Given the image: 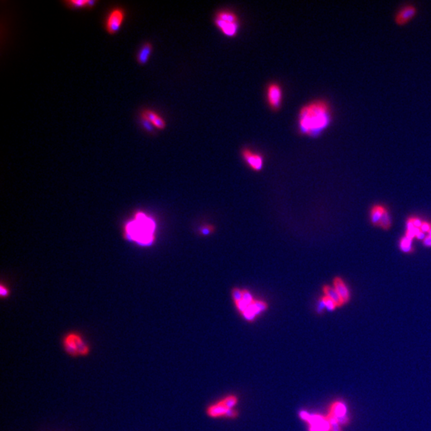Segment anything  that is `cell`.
<instances>
[{
    "label": "cell",
    "mask_w": 431,
    "mask_h": 431,
    "mask_svg": "<svg viewBox=\"0 0 431 431\" xmlns=\"http://www.w3.org/2000/svg\"><path fill=\"white\" fill-rule=\"evenodd\" d=\"M332 111L325 100H315L302 107L298 117V128L301 135L317 137L332 124Z\"/></svg>",
    "instance_id": "obj_1"
},
{
    "label": "cell",
    "mask_w": 431,
    "mask_h": 431,
    "mask_svg": "<svg viewBox=\"0 0 431 431\" xmlns=\"http://www.w3.org/2000/svg\"><path fill=\"white\" fill-rule=\"evenodd\" d=\"M156 222L145 212H137L125 226V236L141 246H150L155 240Z\"/></svg>",
    "instance_id": "obj_2"
},
{
    "label": "cell",
    "mask_w": 431,
    "mask_h": 431,
    "mask_svg": "<svg viewBox=\"0 0 431 431\" xmlns=\"http://www.w3.org/2000/svg\"><path fill=\"white\" fill-rule=\"evenodd\" d=\"M325 416L332 427V431H342V427L350 422L347 404L341 400L331 403Z\"/></svg>",
    "instance_id": "obj_3"
},
{
    "label": "cell",
    "mask_w": 431,
    "mask_h": 431,
    "mask_svg": "<svg viewBox=\"0 0 431 431\" xmlns=\"http://www.w3.org/2000/svg\"><path fill=\"white\" fill-rule=\"evenodd\" d=\"M214 23L217 28L227 37H235L238 33L240 27L238 16L232 11L224 10L217 12Z\"/></svg>",
    "instance_id": "obj_4"
},
{
    "label": "cell",
    "mask_w": 431,
    "mask_h": 431,
    "mask_svg": "<svg viewBox=\"0 0 431 431\" xmlns=\"http://www.w3.org/2000/svg\"><path fill=\"white\" fill-rule=\"evenodd\" d=\"M63 347L66 352L72 357L87 356L89 355V346L83 337L76 332H69L63 339Z\"/></svg>",
    "instance_id": "obj_5"
},
{
    "label": "cell",
    "mask_w": 431,
    "mask_h": 431,
    "mask_svg": "<svg viewBox=\"0 0 431 431\" xmlns=\"http://www.w3.org/2000/svg\"><path fill=\"white\" fill-rule=\"evenodd\" d=\"M126 10L122 6L111 7L106 14L103 20V26L106 32L113 35L121 29L126 20Z\"/></svg>",
    "instance_id": "obj_6"
},
{
    "label": "cell",
    "mask_w": 431,
    "mask_h": 431,
    "mask_svg": "<svg viewBox=\"0 0 431 431\" xmlns=\"http://www.w3.org/2000/svg\"><path fill=\"white\" fill-rule=\"evenodd\" d=\"M300 417L309 424V431H332V427L328 423L325 415L311 414L308 412L302 411Z\"/></svg>",
    "instance_id": "obj_7"
},
{
    "label": "cell",
    "mask_w": 431,
    "mask_h": 431,
    "mask_svg": "<svg viewBox=\"0 0 431 431\" xmlns=\"http://www.w3.org/2000/svg\"><path fill=\"white\" fill-rule=\"evenodd\" d=\"M267 101L272 110H278L281 106L283 101V90L280 85L276 83L269 84L267 87Z\"/></svg>",
    "instance_id": "obj_8"
},
{
    "label": "cell",
    "mask_w": 431,
    "mask_h": 431,
    "mask_svg": "<svg viewBox=\"0 0 431 431\" xmlns=\"http://www.w3.org/2000/svg\"><path fill=\"white\" fill-rule=\"evenodd\" d=\"M417 14L418 10L415 6L411 4L404 5L397 11L394 15V21L399 26H405L416 17Z\"/></svg>",
    "instance_id": "obj_9"
},
{
    "label": "cell",
    "mask_w": 431,
    "mask_h": 431,
    "mask_svg": "<svg viewBox=\"0 0 431 431\" xmlns=\"http://www.w3.org/2000/svg\"><path fill=\"white\" fill-rule=\"evenodd\" d=\"M242 157L249 166L255 171H260L264 165V157L261 154L253 152L250 149L242 150Z\"/></svg>",
    "instance_id": "obj_10"
},
{
    "label": "cell",
    "mask_w": 431,
    "mask_h": 431,
    "mask_svg": "<svg viewBox=\"0 0 431 431\" xmlns=\"http://www.w3.org/2000/svg\"><path fill=\"white\" fill-rule=\"evenodd\" d=\"M207 414L211 418H219L222 416H234V409H229L224 405L221 401L217 402L207 409Z\"/></svg>",
    "instance_id": "obj_11"
},
{
    "label": "cell",
    "mask_w": 431,
    "mask_h": 431,
    "mask_svg": "<svg viewBox=\"0 0 431 431\" xmlns=\"http://www.w3.org/2000/svg\"><path fill=\"white\" fill-rule=\"evenodd\" d=\"M152 51H153V44L151 42H143L139 46L135 54L136 63L140 65H145L150 59Z\"/></svg>",
    "instance_id": "obj_12"
},
{
    "label": "cell",
    "mask_w": 431,
    "mask_h": 431,
    "mask_svg": "<svg viewBox=\"0 0 431 431\" xmlns=\"http://www.w3.org/2000/svg\"><path fill=\"white\" fill-rule=\"evenodd\" d=\"M140 113L147 117L148 119L151 121V123L156 127L157 130H164L166 126V121L161 115L159 114L157 111L150 108L142 109Z\"/></svg>",
    "instance_id": "obj_13"
},
{
    "label": "cell",
    "mask_w": 431,
    "mask_h": 431,
    "mask_svg": "<svg viewBox=\"0 0 431 431\" xmlns=\"http://www.w3.org/2000/svg\"><path fill=\"white\" fill-rule=\"evenodd\" d=\"M333 284L334 288L338 292L339 295H340L344 304L349 302L351 299V293L344 280H342V278L336 277L334 279Z\"/></svg>",
    "instance_id": "obj_14"
},
{
    "label": "cell",
    "mask_w": 431,
    "mask_h": 431,
    "mask_svg": "<svg viewBox=\"0 0 431 431\" xmlns=\"http://www.w3.org/2000/svg\"><path fill=\"white\" fill-rule=\"evenodd\" d=\"M386 210V208L384 206L379 205V204L373 206L371 208V213H370V217H371L370 219H371V222L373 226H379L382 217L384 216V212Z\"/></svg>",
    "instance_id": "obj_15"
},
{
    "label": "cell",
    "mask_w": 431,
    "mask_h": 431,
    "mask_svg": "<svg viewBox=\"0 0 431 431\" xmlns=\"http://www.w3.org/2000/svg\"><path fill=\"white\" fill-rule=\"evenodd\" d=\"M323 290L324 295L332 299L337 304L338 307H341V306L344 304L342 299H341L340 295H339L338 292L336 291V288H334V287L326 285V286L323 287Z\"/></svg>",
    "instance_id": "obj_16"
},
{
    "label": "cell",
    "mask_w": 431,
    "mask_h": 431,
    "mask_svg": "<svg viewBox=\"0 0 431 431\" xmlns=\"http://www.w3.org/2000/svg\"><path fill=\"white\" fill-rule=\"evenodd\" d=\"M137 121H138L139 126H141V128L142 129L145 133H148V134H150V135H154V134L156 133V127H155V126L151 123V121L148 119L147 117H145V116H144L142 113H139Z\"/></svg>",
    "instance_id": "obj_17"
},
{
    "label": "cell",
    "mask_w": 431,
    "mask_h": 431,
    "mask_svg": "<svg viewBox=\"0 0 431 431\" xmlns=\"http://www.w3.org/2000/svg\"><path fill=\"white\" fill-rule=\"evenodd\" d=\"M412 241L413 240L411 239L408 238L406 236H403L399 241V249L404 253H411L414 250Z\"/></svg>",
    "instance_id": "obj_18"
},
{
    "label": "cell",
    "mask_w": 431,
    "mask_h": 431,
    "mask_svg": "<svg viewBox=\"0 0 431 431\" xmlns=\"http://www.w3.org/2000/svg\"><path fill=\"white\" fill-rule=\"evenodd\" d=\"M61 2L68 8H87V0H62Z\"/></svg>",
    "instance_id": "obj_19"
},
{
    "label": "cell",
    "mask_w": 431,
    "mask_h": 431,
    "mask_svg": "<svg viewBox=\"0 0 431 431\" xmlns=\"http://www.w3.org/2000/svg\"><path fill=\"white\" fill-rule=\"evenodd\" d=\"M391 224H392V221H391L390 212L386 209L385 212H384V216L382 217L379 227H381V228L384 230L390 229V227H391Z\"/></svg>",
    "instance_id": "obj_20"
},
{
    "label": "cell",
    "mask_w": 431,
    "mask_h": 431,
    "mask_svg": "<svg viewBox=\"0 0 431 431\" xmlns=\"http://www.w3.org/2000/svg\"><path fill=\"white\" fill-rule=\"evenodd\" d=\"M221 403L226 406L227 409H234L235 406L237 404L238 399L234 395H229V396L226 397L225 399H221Z\"/></svg>",
    "instance_id": "obj_21"
},
{
    "label": "cell",
    "mask_w": 431,
    "mask_h": 431,
    "mask_svg": "<svg viewBox=\"0 0 431 431\" xmlns=\"http://www.w3.org/2000/svg\"><path fill=\"white\" fill-rule=\"evenodd\" d=\"M323 298H324V301H325L326 309H327L328 312H332V311L335 310V309L338 307L337 304H336L332 299L328 298V297L324 295Z\"/></svg>",
    "instance_id": "obj_22"
},
{
    "label": "cell",
    "mask_w": 431,
    "mask_h": 431,
    "mask_svg": "<svg viewBox=\"0 0 431 431\" xmlns=\"http://www.w3.org/2000/svg\"><path fill=\"white\" fill-rule=\"evenodd\" d=\"M232 298H233V300H234L235 303L241 301V299H243V291L241 290V289H239V288H234V289L232 290Z\"/></svg>",
    "instance_id": "obj_23"
},
{
    "label": "cell",
    "mask_w": 431,
    "mask_h": 431,
    "mask_svg": "<svg viewBox=\"0 0 431 431\" xmlns=\"http://www.w3.org/2000/svg\"><path fill=\"white\" fill-rule=\"evenodd\" d=\"M243 299L245 302H247L249 304H251L254 302L253 297L251 295V293L247 290H243Z\"/></svg>",
    "instance_id": "obj_24"
},
{
    "label": "cell",
    "mask_w": 431,
    "mask_h": 431,
    "mask_svg": "<svg viewBox=\"0 0 431 431\" xmlns=\"http://www.w3.org/2000/svg\"><path fill=\"white\" fill-rule=\"evenodd\" d=\"M213 230H214V228H213L212 226H203V227L200 228V232H201L203 236H208V235L210 234V233H212V232H213Z\"/></svg>",
    "instance_id": "obj_25"
},
{
    "label": "cell",
    "mask_w": 431,
    "mask_h": 431,
    "mask_svg": "<svg viewBox=\"0 0 431 431\" xmlns=\"http://www.w3.org/2000/svg\"><path fill=\"white\" fill-rule=\"evenodd\" d=\"M325 301H324V298L323 296L318 300V303H317V312H318V314H321V313H323V311L325 310Z\"/></svg>",
    "instance_id": "obj_26"
},
{
    "label": "cell",
    "mask_w": 431,
    "mask_h": 431,
    "mask_svg": "<svg viewBox=\"0 0 431 431\" xmlns=\"http://www.w3.org/2000/svg\"><path fill=\"white\" fill-rule=\"evenodd\" d=\"M431 224L429 223V222H427V221H423V225L421 226L420 229L421 231L423 232H428L429 233L430 230H431Z\"/></svg>",
    "instance_id": "obj_27"
},
{
    "label": "cell",
    "mask_w": 431,
    "mask_h": 431,
    "mask_svg": "<svg viewBox=\"0 0 431 431\" xmlns=\"http://www.w3.org/2000/svg\"><path fill=\"white\" fill-rule=\"evenodd\" d=\"M406 227H407V231H412V230H414L415 228L414 226V222H413V217L408 218L407 223H406Z\"/></svg>",
    "instance_id": "obj_28"
},
{
    "label": "cell",
    "mask_w": 431,
    "mask_h": 431,
    "mask_svg": "<svg viewBox=\"0 0 431 431\" xmlns=\"http://www.w3.org/2000/svg\"><path fill=\"white\" fill-rule=\"evenodd\" d=\"M413 222H414V227H417V228H420L421 226L423 225V221L419 217H413Z\"/></svg>",
    "instance_id": "obj_29"
},
{
    "label": "cell",
    "mask_w": 431,
    "mask_h": 431,
    "mask_svg": "<svg viewBox=\"0 0 431 431\" xmlns=\"http://www.w3.org/2000/svg\"><path fill=\"white\" fill-rule=\"evenodd\" d=\"M98 2V0H87V8L92 9Z\"/></svg>",
    "instance_id": "obj_30"
},
{
    "label": "cell",
    "mask_w": 431,
    "mask_h": 431,
    "mask_svg": "<svg viewBox=\"0 0 431 431\" xmlns=\"http://www.w3.org/2000/svg\"><path fill=\"white\" fill-rule=\"evenodd\" d=\"M423 245L427 248H431V236L427 235L423 240Z\"/></svg>",
    "instance_id": "obj_31"
},
{
    "label": "cell",
    "mask_w": 431,
    "mask_h": 431,
    "mask_svg": "<svg viewBox=\"0 0 431 431\" xmlns=\"http://www.w3.org/2000/svg\"><path fill=\"white\" fill-rule=\"evenodd\" d=\"M0 293H1V295L2 297L7 296L9 294L8 289L6 287L3 286V285H1V287H0Z\"/></svg>",
    "instance_id": "obj_32"
},
{
    "label": "cell",
    "mask_w": 431,
    "mask_h": 431,
    "mask_svg": "<svg viewBox=\"0 0 431 431\" xmlns=\"http://www.w3.org/2000/svg\"><path fill=\"white\" fill-rule=\"evenodd\" d=\"M425 237H426V235H425L424 232H422V231H420V232H418V234H417L416 236V239H418V240H419V241H423V240H424L425 239Z\"/></svg>",
    "instance_id": "obj_33"
},
{
    "label": "cell",
    "mask_w": 431,
    "mask_h": 431,
    "mask_svg": "<svg viewBox=\"0 0 431 431\" xmlns=\"http://www.w3.org/2000/svg\"><path fill=\"white\" fill-rule=\"evenodd\" d=\"M428 235H430V236H431V230H430L429 234H428Z\"/></svg>",
    "instance_id": "obj_34"
}]
</instances>
